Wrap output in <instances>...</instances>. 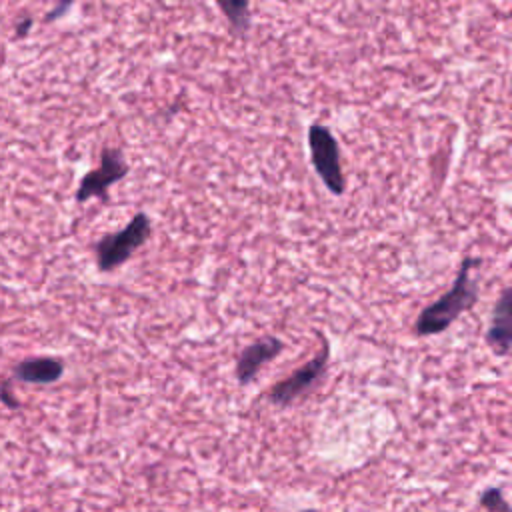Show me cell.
Returning <instances> with one entry per match:
<instances>
[{"mask_svg":"<svg viewBox=\"0 0 512 512\" xmlns=\"http://www.w3.org/2000/svg\"><path fill=\"white\" fill-rule=\"evenodd\" d=\"M152 236V220L146 212H136L126 226L116 232H108L98 238L92 246L96 256V266L100 272H112L120 268L128 258L134 256Z\"/></svg>","mask_w":512,"mask_h":512,"instance_id":"7a4b0ae2","label":"cell"},{"mask_svg":"<svg viewBox=\"0 0 512 512\" xmlns=\"http://www.w3.org/2000/svg\"><path fill=\"white\" fill-rule=\"evenodd\" d=\"M64 374V362L56 356L24 358L12 368V378L24 384H54Z\"/></svg>","mask_w":512,"mask_h":512,"instance_id":"ba28073f","label":"cell"},{"mask_svg":"<svg viewBox=\"0 0 512 512\" xmlns=\"http://www.w3.org/2000/svg\"><path fill=\"white\" fill-rule=\"evenodd\" d=\"M478 262L480 260L474 256L462 258L452 288L446 290L438 300L424 306L414 320L416 336L426 338L442 334L460 318V314L474 308L478 302V284L472 278V268L478 266Z\"/></svg>","mask_w":512,"mask_h":512,"instance_id":"6da1fadb","label":"cell"},{"mask_svg":"<svg viewBox=\"0 0 512 512\" xmlns=\"http://www.w3.org/2000/svg\"><path fill=\"white\" fill-rule=\"evenodd\" d=\"M308 152L310 164L324 188L332 196H342L346 192V176L342 168L340 144L326 124L312 122L308 126Z\"/></svg>","mask_w":512,"mask_h":512,"instance_id":"3957f363","label":"cell"},{"mask_svg":"<svg viewBox=\"0 0 512 512\" xmlns=\"http://www.w3.org/2000/svg\"><path fill=\"white\" fill-rule=\"evenodd\" d=\"M486 344L492 354L504 358L510 354L512 348V290L506 286L502 296L494 304L490 324L486 330Z\"/></svg>","mask_w":512,"mask_h":512,"instance_id":"52a82bcc","label":"cell"},{"mask_svg":"<svg viewBox=\"0 0 512 512\" xmlns=\"http://www.w3.org/2000/svg\"><path fill=\"white\" fill-rule=\"evenodd\" d=\"M234 38L244 40L252 28L250 0H214Z\"/></svg>","mask_w":512,"mask_h":512,"instance_id":"9c48e42d","label":"cell"},{"mask_svg":"<svg viewBox=\"0 0 512 512\" xmlns=\"http://www.w3.org/2000/svg\"><path fill=\"white\" fill-rule=\"evenodd\" d=\"M478 504L488 512H510V504L504 498L502 488L498 486H488L486 490H482V494L478 496Z\"/></svg>","mask_w":512,"mask_h":512,"instance_id":"30bf717a","label":"cell"},{"mask_svg":"<svg viewBox=\"0 0 512 512\" xmlns=\"http://www.w3.org/2000/svg\"><path fill=\"white\" fill-rule=\"evenodd\" d=\"M0 400H2L8 408H18V406H20V402L12 396L10 380H2V382H0Z\"/></svg>","mask_w":512,"mask_h":512,"instance_id":"8fae6325","label":"cell"},{"mask_svg":"<svg viewBox=\"0 0 512 512\" xmlns=\"http://www.w3.org/2000/svg\"><path fill=\"white\" fill-rule=\"evenodd\" d=\"M286 344L282 338L274 334H266L252 344H248L244 350H240L236 364H234V376L240 386H248L256 380L260 370L274 358H278L284 352Z\"/></svg>","mask_w":512,"mask_h":512,"instance_id":"8992f818","label":"cell"},{"mask_svg":"<svg viewBox=\"0 0 512 512\" xmlns=\"http://www.w3.org/2000/svg\"><path fill=\"white\" fill-rule=\"evenodd\" d=\"M30 26H32V18H30V16L22 18V20L16 24V36H18V38H20V36H26L28 30H30Z\"/></svg>","mask_w":512,"mask_h":512,"instance_id":"7c38bea8","label":"cell"},{"mask_svg":"<svg viewBox=\"0 0 512 512\" xmlns=\"http://www.w3.org/2000/svg\"><path fill=\"white\" fill-rule=\"evenodd\" d=\"M320 338V350L300 368H296L292 374H288L286 378H282L280 382H276L274 386L268 388L266 398L278 406V408H286L292 402H296L298 398H302L304 394H308L326 374L328 370V362H330V342L328 338L318 332Z\"/></svg>","mask_w":512,"mask_h":512,"instance_id":"277c9868","label":"cell"},{"mask_svg":"<svg viewBox=\"0 0 512 512\" xmlns=\"http://www.w3.org/2000/svg\"><path fill=\"white\" fill-rule=\"evenodd\" d=\"M128 172L130 166L124 158V152L116 146H104L100 150V164L82 176L74 200L78 204H84L92 198L108 202V190L120 180H124Z\"/></svg>","mask_w":512,"mask_h":512,"instance_id":"5b68a950","label":"cell"}]
</instances>
